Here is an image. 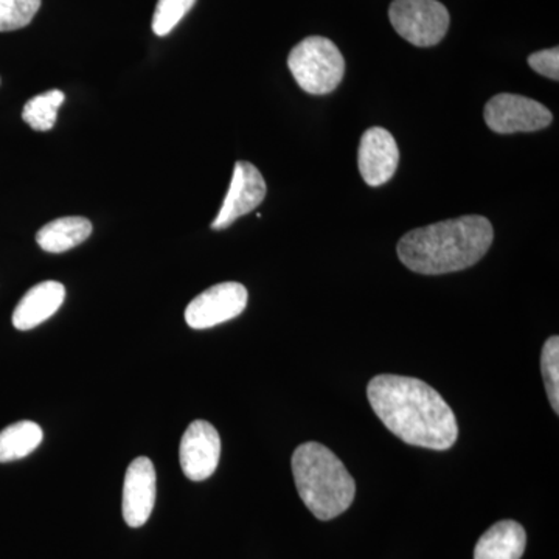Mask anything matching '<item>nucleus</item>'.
I'll return each mask as SVG.
<instances>
[{
  "label": "nucleus",
  "instance_id": "nucleus-11",
  "mask_svg": "<svg viewBox=\"0 0 559 559\" xmlns=\"http://www.w3.org/2000/svg\"><path fill=\"white\" fill-rule=\"evenodd\" d=\"M156 502V469L148 457L132 460L124 474L123 520L132 528L142 527L150 520Z\"/></svg>",
  "mask_w": 559,
  "mask_h": 559
},
{
  "label": "nucleus",
  "instance_id": "nucleus-3",
  "mask_svg": "<svg viewBox=\"0 0 559 559\" xmlns=\"http://www.w3.org/2000/svg\"><path fill=\"white\" fill-rule=\"evenodd\" d=\"M290 466L301 502L318 520L341 516L355 500V479L340 457L323 444H300L294 451Z\"/></svg>",
  "mask_w": 559,
  "mask_h": 559
},
{
  "label": "nucleus",
  "instance_id": "nucleus-9",
  "mask_svg": "<svg viewBox=\"0 0 559 559\" xmlns=\"http://www.w3.org/2000/svg\"><path fill=\"white\" fill-rule=\"evenodd\" d=\"M266 191V182H264L259 168L250 162H237L229 191L224 198L218 216L212 223V229H227L235 221L248 215L264 201Z\"/></svg>",
  "mask_w": 559,
  "mask_h": 559
},
{
  "label": "nucleus",
  "instance_id": "nucleus-15",
  "mask_svg": "<svg viewBox=\"0 0 559 559\" xmlns=\"http://www.w3.org/2000/svg\"><path fill=\"white\" fill-rule=\"evenodd\" d=\"M43 440L44 432L38 423H13L9 428L0 430V463L27 457Z\"/></svg>",
  "mask_w": 559,
  "mask_h": 559
},
{
  "label": "nucleus",
  "instance_id": "nucleus-17",
  "mask_svg": "<svg viewBox=\"0 0 559 559\" xmlns=\"http://www.w3.org/2000/svg\"><path fill=\"white\" fill-rule=\"evenodd\" d=\"M43 0H0V32L27 27L40 9Z\"/></svg>",
  "mask_w": 559,
  "mask_h": 559
},
{
  "label": "nucleus",
  "instance_id": "nucleus-7",
  "mask_svg": "<svg viewBox=\"0 0 559 559\" xmlns=\"http://www.w3.org/2000/svg\"><path fill=\"white\" fill-rule=\"evenodd\" d=\"M248 289L237 282L218 283L190 301L186 322L190 329L207 330L238 318L248 307Z\"/></svg>",
  "mask_w": 559,
  "mask_h": 559
},
{
  "label": "nucleus",
  "instance_id": "nucleus-5",
  "mask_svg": "<svg viewBox=\"0 0 559 559\" xmlns=\"http://www.w3.org/2000/svg\"><path fill=\"white\" fill-rule=\"evenodd\" d=\"M390 22L396 33L417 47L441 43L450 28V11L439 0H393Z\"/></svg>",
  "mask_w": 559,
  "mask_h": 559
},
{
  "label": "nucleus",
  "instance_id": "nucleus-19",
  "mask_svg": "<svg viewBox=\"0 0 559 559\" xmlns=\"http://www.w3.org/2000/svg\"><path fill=\"white\" fill-rule=\"evenodd\" d=\"M197 0H159L151 27L157 36L170 35L173 28L193 9Z\"/></svg>",
  "mask_w": 559,
  "mask_h": 559
},
{
  "label": "nucleus",
  "instance_id": "nucleus-12",
  "mask_svg": "<svg viewBox=\"0 0 559 559\" xmlns=\"http://www.w3.org/2000/svg\"><path fill=\"white\" fill-rule=\"evenodd\" d=\"M66 288L60 282H43L33 286L22 297L13 312L14 329L28 331L36 329L40 323L46 322L51 316L57 314L61 305L64 304Z\"/></svg>",
  "mask_w": 559,
  "mask_h": 559
},
{
  "label": "nucleus",
  "instance_id": "nucleus-6",
  "mask_svg": "<svg viewBox=\"0 0 559 559\" xmlns=\"http://www.w3.org/2000/svg\"><path fill=\"white\" fill-rule=\"evenodd\" d=\"M485 121L498 134L540 131L549 127L554 116L546 106L532 98L499 94L485 106Z\"/></svg>",
  "mask_w": 559,
  "mask_h": 559
},
{
  "label": "nucleus",
  "instance_id": "nucleus-1",
  "mask_svg": "<svg viewBox=\"0 0 559 559\" xmlns=\"http://www.w3.org/2000/svg\"><path fill=\"white\" fill-rule=\"evenodd\" d=\"M371 409L404 443L447 451L459 439L457 419L436 389L417 378L380 374L367 388Z\"/></svg>",
  "mask_w": 559,
  "mask_h": 559
},
{
  "label": "nucleus",
  "instance_id": "nucleus-2",
  "mask_svg": "<svg viewBox=\"0 0 559 559\" xmlns=\"http://www.w3.org/2000/svg\"><path fill=\"white\" fill-rule=\"evenodd\" d=\"M492 240L495 230L485 216H462L411 230L399 242V257L417 274H450L479 263Z\"/></svg>",
  "mask_w": 559,
  "mask_h": 559
},
{
  "label": "nucleus",
  "instance_id": "nucleus-8",
  "mask_svg": "<svg viewBox=\"0 0 559 559\" xmlns=\"http://www.w3.org/2000/svg\"><path fill=\"white\" fill-rule=\"evenodd\" d=\"M221 437L215 426L204 419L190 423L180 440V468L187 479L207 480L218 468Z\"/></svg>",
  "mask_w": 559,
  "mask_h": 559
},
{
  "label": "nucleus",
  "instance_id": "nucleus-20",
  "mask_svg": "<svg viewBox=\"0 0 559 559\" xmlns=\"http://www.w3.org/2000/svg\"><path fill=\"white\" fill-rule=\"evenodd\" d=\"M528 66L539 75L547 76V79L559 80V50L558 47L554 49L536 51L530 55Z\"/></svg>",
  "mask_w": 559,
  "mask_h": 559
},
{
  "label": "nucleus",
  "instance_id": "nucleus-13",
  "mask_svg": "<svg viewBox=\"0 0 559 559\" xmlns=\"http://www.w3.org/2000/svg\"><path fill=\"white\" fill-rule=\"evenodd\" d=\"M527 535L520 522L500 521L481 535L474 559H521Z\"/></svg>",
  "mask_w": 559,
  "mask_h": 559
},
{
  "label": "nucleus",
  "instance_id": "nucleus-18",
  "mask_svg": "<svg viewBox=\"0 0 559 559\" xmlns=\"http://www.w3.org/2000/svg\"><path fill=\"white\" fill-rule=\"evenodd\" d=\"M540 370L546 382L547 395H549L555 414H559V337L551 336L546 341L540 355Z\"/></svg>",
  "mask_w": 559,
  "mask_h": 559
},
{
  "label": "nucleus",
  "instance_id": "nucleus-4",
  "mask_svg": "<svg viewBox=\"0 0 559 559\" xmlns=\"http://www.w3.org/2000/svg\"><path fill=\"white\" fill-rule=\"evenodd\" d=\"M288 68L301 90L311 95H326L344 79L345 60L333 40L310 36L290 50Z\"/></svg>",
  "mask_w": 559,
  "mask_h": 559
},
{
  "label": "nucleus",
  "instance_id": "nucleus-14",
  "mask_svg": "<svg viewBox=\"0 0 559 559\" xmlns=\"http://www.w3.org/2000/svg\"><path fill=\"white\" fill-rule=\"evenodd\" d=\"M92 234V223L83 216H64L50 221L36 234L39 248L50 253H62L83 245Z\"/></svg>",
  "mask_w": 559,
  "mask_h": 559
},
{
  "label": "nucleus",
  "instance_id": "nucleus-16",
  "mask_svg": "<svg viewBox=\"0 0 559 559\" xmlns=\"http://www.w3.org/2000/svg\"><path fill=\"white\" fill-rule=\"evenodd\" d=\"M64 100V92L58 90L36 95L31 102L25 103L22 119L32 130L50 131L55 127V121H57L58 109Z\"/></svg>",
  "mask_w": 559,
  "mask_h": 559
},
{
  "label": "nucleus",
  "instance_id": "nucleus-10",
  "mask_svg": "<svg viewBox=\"0 0 559 559\" xmlns=\"http://www.w3.org/2000/svg\"><path fill=\"white\" fill-rule=\"evenodd\" d=\"M400 164L396 140L384 128L374 127L364 132L358 151V167L364 182L381 187L395 176Z\"/></svg>",
  "mask_w": 559,
  "mask_h": 559
}]
</instances>
